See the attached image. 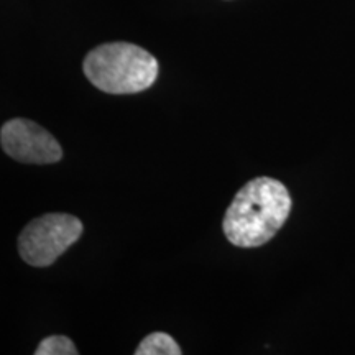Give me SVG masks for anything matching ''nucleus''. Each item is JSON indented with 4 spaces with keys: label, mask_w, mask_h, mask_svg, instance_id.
<instances>
[{
    "label": "nucleus",
    "mask_w": 355,
    "mask_h": 355,
    "mask_svg": "<svg viewBox=\"0 0 355 355\" xmlns=\"http://www.w3.org/2000/svg\"><path fill=\"white\" fill-rule=\"evenodd\" d=\"M291 212L290 191L282 181L259 176L235 194L222 229L235 247H260L277 235Z\"/></svg>",
    "instance_id": "nucleus-1"
},
{
    "label": "nucleus",
    "mask_w": 355,
    "mask_h": 355,
    "mask_svg": "<svg viewBox=\"0 0 355 355\" xmlns=\"http://www.w3.org/2000/svg\"><path fill=\"white\" fill-rule=\"evenodd\" d=\"M84 74L107 94H137L158 78V61L144 48L132 43H105L87 53Z\"/></svg>",
    "instance_id": "nucleus-2"
},
{
    "label": "nucleus",
    "mask_w": 355,
    "mask_h": 355,
    "mask_svg": "<svg viewBox=\"0 0 355 355\" xmlns=\"http://www.w3.org/2000/svg\"><path fill=\"white\" fill-rule=\"evenodd\" d=\"M83 234V222L69 214H44L21 230L19 250L32 266H50L64 254Z\"/></svg>",
    "instance_id": "nucleus-3"
},
{
    "label": "nucleus",
    "mask_w": 355,
    "mask_h": 355,
    "mask_svg": "<svg viewBox=\"0 0 355 355\" xmlns=\"http://www.w3.org/2000/svg\"><path fill=\"white\" fill-rule=\"evenodd\" d=\"M0 144L8 157L21 163L50 165L63 157V148L55 137L28 119H12L3 123Z\"/></svg>",
    "instance_id": "nucleus-4"
},
{
    "label": "nucleus",
    "mask_w": 355,
    "mask_h": 355,
    "mask_svg": "<svg viewBox=\"0 0 355 355\" xmlns=\"http://www.w3.org/2000/svg\"><path fill=\"white\" fill-rule=\"evenodd\" d=\"M181 349L176 340L165 332H153L141 340L135 355H180Z\"/></svg>",
    "instance_id": "nucleus-5"
},
{
    "label": "nucleus",
    "mask_w": 355,
    "mask_h": 355,
    "mask_svg": "<svg viewBox=\"0 0 355 355\" xmlns=\"http://www.w3.org/2000/svg\"><path fill=\"white\" fill-rule=\"evenodd\" d=\"M37 355H76L78 349L66 336H50L38 344Z\"/></svg>",
    "instance_id": "nucleus-6"
}]
</instances>
